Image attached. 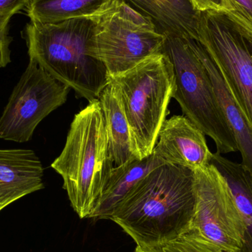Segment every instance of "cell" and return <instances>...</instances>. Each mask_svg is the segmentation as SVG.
<instances>
[{
  "instance_id": "obj_1",
  "label": "cell",
  "mask_w": 252,
  "mask_h": 252,
  "mask_svg": "<svg viewBox=\"0 0 252 252\" xmlns=\"http://www.w3.org/2000/svg\"><path fill=\"white\" fill-rule=\"evenodd\" d=\"M195 172L166 163L150 172L126 195L110 220L142 247L173 241L192 227Z\"/></svg>"
},
{
  "instance_id": "obj_2",
  "label": "cell",
  "mask_w": 252,
  "mask_h": 252,
  "mask_svg": "<svg viewBox=\"0 0 252 252\" xmlns=\"http://www.w3.org/2000/svg\"><path fill=\"white\" fill-rule=\"evenodd\" d=\"M93 17L56 23L31 21L25 38L30 60L89 102L97 100L109 84L107 69L94 51Z\"/></svg>"
},
{
  "instance_id": "obj_3",
  "label": "cell",
  "mask_w": 252,
  "mask_h": 252,
  "mask_svg": "<svg viewBox=\"0 0 252 252\" xmlns=\"http://www.w3.org/2000/svg\"><path fill=\"white\" fill-rule=\"evenodd\" d=\"M51 167L63 179L75 213L92 219L114 167L98 99L75 115L63 151Z\"/></svg>"
},
{
  "instance_id": "obj_4",
  "label": "cell",
  "mask_w": 252,
  "mask_h": 252,
  "mask_svg": "<svg viewBox=\"0 0 252 252\" xmlns=\"http://www.w3.org/2000/svg\"><path fill=\"white\" fill-rule=\"evenodd\" d=\"M109 84L125 114L136 158L152 154L176 91L173 66L162 53L133 69L109 76Z\"/></svg>"
},
{
  "instance_id": "obj_5",
  "label": "cell",
  "mask_w": 252,
  "mask_h": 252,
  "mask_svg": "<svg viewBox=\"0 0 252 252\" xmlns=\"http://www.w3.org/2000/svg\"><path fill=\"white\" fill-rule=\"evenodd\" d=\"M161 53L168 58L173 66L176 81L173 98L179 103L185 116L213 139L219 154L238 151L208 72L194 50L190 38L167 35Z\"/></svg>"
},
{
  "instance_id": "obj_6",
  "label": "cell",
  "mask_w": 252,
  "mask_h": 252,
  "mask_svg": "<svg viewBox=\"0 0 252 252\" xmlns=\"http://www.w3.org/2000/svg\"><path fill=\"white\" fill-rule=\"evenodd\" d=\"M93 18L94 55L106 66L109 76L127 72L161 53L165 35L123 0H112Z\"/></svg>"
},
{
  "instance_id": "obj_7",
  "label": "cell",
  "mask_w": 252,
  "mask_h": 252,
  "mask_svg": "<svg viewBox=\"0 0 252 252\" xmlns=\"http://www.w3.org/2000/svg\"><path fill=\"white\" fill-rule=\"evenodd\" d=\"M198 40L214 59L252 127V32L226 12L204 10Z\"/></svg>"
},
{
  "instance_id": "obj_8",
  "label": "cell",
  "mask_w": 252,
  "mask_h": 252,
  "mask_svg": "<svg viewBox=\"0 0 252 252\" xmlns=\"http://www.w3.org/2000/svg\"><path fill=\"white\" fill-rule=\"evenodd\" d=\"M69 90L30 60L0 117V139L31 140L38 124L66 103Z\"/></svg>"
},
{
  "instance_id": "obj_9",
  "label": "cell",
  "mask_w": 252,
  "mask_h": 252,
  "mask_svg": "<svg viewBox=\"0 0 252 252\" xmlns=\"http://www.w3.org/2000/svg\"><path fill=\"white\" fill-rule=\"evenodd\" d=\"M195 216L191 229L225 252H240L244 223L230 189L211 164L195 170Z\"/></svg>"
},
{
  "instance_id": "obj_10",
  "label": "cell",
  "mask_w": 252,
  "mask_h": 252,
  "mask_svg": "<svg viewBox=\"0 0 252 252\" xmlns=\"http://www.w3.org/2000/svg\"><path fill=\"white\" fill-rule=\"evenodd\" d=\"M153 152L167 163L193 171L209 165L213 155L205 134L185 115L166 119Z\"/></svg>"
},
{
  "instance_id": "obj_11",
  "label": "cell",
  "mask_w": 252,
  "mask_h": 252,
  "mask_svg": "<svg viewBox=\"0 0 252 252\" xmlns=\"http://www.w3.org/2000/svg\"><path fill=\"white\" fill-rule=\"evenodd\" d=\"M44 168L29 149H0V212L17 200L42 189Z\"/></svg>"
},
{
  "instance_id": "obj_12",
  "label": "cell",
  "mask_w": 252,
  "mask_h": 252,
  "mask_svg": "<svg viewBox=\"0 0 252 252\" xmlns=\"http://www.w3.org/2000/svg\"><path fill=\"white\" fill-rule=\"evenodd\" d=\"M190 42L208 72L220 110L236 139L241 163L252 173V126L208 50L199 40L190 38Z\"/></svg>"
},
{
  "instance_id": "obj_13",
  "label": "cell",
  "mask_w": 252,
  "mask_h": 252,
  "mask_svg": "<svg viewBox=\"0 0 252 252\" xmlns=\"http://www.w3.org/2000/svg\"><path fill=\"white\" fill-rule=\"evenodd\" d=\"M162 35L198 40L201 11L192 0H123Z\"/></svg>"
},
{
  "instance_id": "obj_14",
  "label": "cell",
  "mask_w": 252,
  "mask_h": 252,
  "mask_svg": "<svg viewBox=\"0 0 252 252\" xmlns=\"http://www.w3.org/2000/svg\"><path fill=\"white\" fill-rule=\"evenodd\" d=\"M154 152L143 158H135L125 164L115 166L102 194L98 207L92 219L110 220L117 207L126 195L150 172L166 164Z\"/></svg>"
},
{
  "instance_id": "obj_15",
  "label": "cell",
  "mask_w": 252,
  "mask_h": 252,
  "mask_svg": "<svg viewBox=\"0 0 252 252\" xmlns=\"http://www.w3.org/2000/svg\"><path fill=\"white\" fill-rule=\"evenodd\" d=\"M210 164L227 184L245 229L240 252H252V173L244 164L231 161L219 153L213 154Z\"/></svg>"
},
{
  "instance_id": "obj_16",
  "label": "cell",
  "mask_w": 252,
  "mask_h": 252,
  "mask_svg": "<svg viewBox=\"0 0 252 252\" xmlns=\"http://www.w3.org/2000/svg\"><path fill=\"white\" fill-rule=\"evenodd\" d=\"M107 133L111 157L115 166L136 158L132 150L128 124L110 84L105 87L98 97Z\"/></svg>"
},
{
  "instance_id": "obj_17",
  "label": "cell",
  "mask_w": 252,
  "mask_h": 252,
  "mask_svg": "<svg viewBox=\"0 0 252 252\" xmlns=\"http://www.w3.org/2000/svg\"><path fill=\"white\" fill-rule=\"evenodd\" d=\"M112 0H30L26 8L31 21L56 23L67 19L94 17Z\"/></svg>"
},
{
  "instance_id": "obj_18",
  "label": "cell",
  "mask_w": 252,
  "mask_h": 252,
  "mask_svg": "<svg viewBox=\"0 0 252 252\" xmlns=\"http://www.w3.org/2000/svg\"><path fill=\"white\" fill-rule=\"evenodd\" d=\"M133 252H225L204 239L192 229L179 238L154 247L136 246Z\"/></svg>"
},
{
  "instance_id": "obj_19",
  "label": "cell",
  "mask_w": 252,
  "mask_h": 252,
  "mask_svg": "<svg viewBox=\"0 0 252 252\" xmlns=\"http://www.w3.org/2000/svg\"><path fill=\"white\" fill-rule=\"evenodd\" d=\"M224 3L225 12L252 32V0H224Z\"/></svg>"
},
{
  "instance_id": "obj_20",
  "label": "cell",
  "mask_w": 252,
  "mask_h": 252,
  "mask_svg": "<svg viewBox=\"0 0 252 252\" xmlns=\"http://www.w3.org/2000/svg\"><path fill=\"white\" fill-rule=\"evenodd\" d=\"M11 17H0V68L6 67L11 62L10 45L12 38L8 34Z\"/></svg>"
},
{
  "instance_id": "obj_21",
  "label": "cell",
  "mask_w": 252,
  "mask_h": 252,
  "mask_svg": "<svg viewBox=\"0 0 252 252\" xmlns=\"http://www.w3.org/2000/svg\"><path fill=\"white\" fill-rule=\"evenodd\" d=\"M30 0H0V17H12L27 7Z\"/></svg>"
},
{
  "instance_id": "obj_22",
  "label": "cell",
  "mask_w": 252,
  "mask_h": 252,
  "mask_svg": "<svg viewBox=\"0 0 252 252\" xmlns=\"http://www.w3.org/2000/svg\"><path fill=\"white\" fill-rule=\"evenodd\" d=\"M194 5L200 11L204 10H226L224 0H192Z\"/></svg>"
}]
</instances>
